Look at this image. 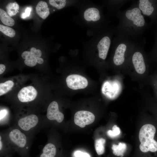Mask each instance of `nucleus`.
<instances>
[{
  "instance_id": "nucleus-1",
  "label": "nucleus",
  "mask_w": 157,
  "mask_h": 157,
  "mask_svg": "<svg viewBox=\"0 0 157 157\" xmlns=\"http://www.w3.org/2000/svg\"><path fill=\"white\" fill-rule=\"evenodd\" d=\"M116 16L119 19V23L115 26V35L119 37L131 38L136 40L149 26L138 7L136 0L132 1L129 8L118 11Z\"/></svg>"
},
{
  "instance_id": "nucleus-2",
  "label": "nucleus",
  "mask_w": 157,
  "mask_h": 157,
  "mask_svg": "<svg viewBox=\"0 0 157 157\" xmlns=\"http://www.w3.org/2000/svg\"><path fill=\"white\" fill-rule=\"evenodd\" d=\"M104 6L87 1H81L77 6L78 13L75 20L80 26L87 29L88 35L93 36L108 26L110 21L103 12Z\"/></svg>"
},
{
  "instance_id": "nucleus-3",
  "label": "nucleus",
  "mask_w": 157,
  "mask_h": 157,
  "mask_svg": "<svg viewBox=\"0 0 157 157\" xmlns=\"http://www.w3.org/2000/svg\"><path fill=\"white\" fill-rule=\"evenodd\" d=\"M156 132L155 127L153 125H144L140 130L139 137L141 144L139 149L141 152H149L156 154L157 152V142L154 139Z\"/></svg>"
},
{
  "instance_id": "nucleus-4",
  "label": "nucleus",
  "mask_w": 157,
  "mask_h": 157,
  "mask_svg": "<svg viewBox=\"0 0 157 157\" xmlns=\"http://www.w3.org/2000/svg\"><path fill=\"white\" fill-rule=\"evenodd\" d=\"M142 14L149 17L151 22L157 26V0H136Z\"/></svg>"
},
{
  "instance_id": "nucleus-5",
  "label": "nucleus",
  "mask_w": 157,
  "mask_h": 157,
  "mask_svg": "<svg viewBox=\"0 0 157 157\" xmlns=\"http://www.w3.org/2000/svg\"><path fill=\"white\" fill-rule=\"evenodd\" d=\"M143 45L136 42L133 50L131 60L136 72L140 74H143L146 70V64L142 51Z\"/></svg>"
},
{
  "instance_id": "nucleus-6",
  "label": "nucleus",
  "mask_w": 157,
  "mask_h": 157,
  "mask_svg": "<svg viewBox=\"0 0 157 157\" xmlns=\"http://www.w3.org/2000/svg\"><path fill=\"white\" fill-rule=\"evenodd\" d=\"M66 82L68 87L73 90L85 88L88 84V81L85 77L77 74L68 76L66 78Z\"/></svg>"
},
{
  "instance_id": "nucleus-7",
  "label": "nucleus",
  "mask_w": 157,
  "mask_h": 157,
  "mask_svg": "<svg viewBox=\"0 0 157 157\" xmlns=\"http://www.w3.org/2000/svg\"><path fill=\"white\" fill-rule=\"evenodd\" d=\"M95 116L93 113L88 111L80 110L77 112L74 116V122L81 128L92 123L94 121Z\"/></svg>"
},
{
  "instance_id": "nucleus-8",
  "label": "nucleus",
  "mask_w": 157,
  "mask_h": 157,
  "mask_svg": "<svg viewBox=\"0 0 157 157\" xmlns=\"http://www.w3.org/2000/svg\"><path fill=\"white\" fill-rule=\"evenodd\" d=\"M37 95L35 89L32 86H29L22 88L18 92L17 96L21 102H27L33 100Z\"/></svg>"
},
{
  "instance_id": "nucleus-9",
  "label": "nucleus",
  "mask_w": 157,
  "mask_h": 157,
  "mask_svg": "<svg viewBox=\"0 0 157 157\" xmlns=\"http://www.w3.org/2000/svg\"><path fill=\"white\" fill-rule=\"evenodd\" d=\"M47 117L50 120H56L58 122H62L64 118L63 114L59 110L58 104L55 101L51 102L47 111Z\"/></svg>"
},
{
  "instance_id": "nucleus-10",
  "label": "nucleus",
  "mask_w": 157,
  "mask_h": 157,
  "mask_svg": "<svg viewBox=\"0 0 157 157\" xmlns=\"http://www.w3.org/2000/svg\"><path fill=\"white\" fill-rule=\"evenodd\" d=\"M38 121L37 115L31 114L20 119L18 121V124L23 130L28 131L36 126Z\"/></svg>"
},
{
  "instance_id": "nucleus-11",
  "label": "nucleus",
  "mask_w": 157,
  "mask_h": 157,
  "mask_svg": "<svg viewBox=\"0 0 157 157\" xmlns=\"http://www.w3.org/2000/svg\"><path fill=\"white\" fill-rule=\"evenodd\" d=\"M128 0H105L102 1V5L107 9L109 15H115L117 12L125 4L129 1Z\"/></svg>"
},
{
  "instance_id": "nucleus-12",
  "label": "nucleus",
  "mask_w": 157,
  "mask_h": 157,
  "mask_svg": "<svg viewBox=\"0 0 157 157\" xmlns=\"http://www.w3.org/2000/svg\"><path fill=\"white\" fill-rule=\"evenodd\" d=\"M9 137L10 140L20 148H24L26 144V136L18 129H15L11 131L9 134Z\"/></svg>"
},
{
  "instance_id": "nucleus-13",
  "label": "nucleus",
  "mask_w": 157,
  "mask_h": 157,
  "mask_svg": "<svg viewBox=\"0 0 157 157\" xmlns=\"http://www.w3.org/2000/svg\"><path fill=\"white\" fill-rule=\"evenodd\" d=\"M35 9L38 15L44 19H46L50 14L47 4L44 1H40L36 5Z\"/></svg>"
},
{
  "instance_id": "nucleus-14",
  "label": "nucleus",
  "mask_w": 157,
  "mask_h": 157,
  "mask_svg": "<svg viewBox=\"0 0 157 157\" xmlns=\"http://www.w3.org/2000/svg\"><path fill=\"white\" fill-rule=\"evenodd\" d=\"M56 153L55 146L52 143H49L43 147L39 157H55Z\"/></svg>"
},
{
  "instance_id": "nucleus-15",
  "label": "nucleus",
  "mask_w": 157,
  "mask_h": 157,
  "mask_svg": "<svg viewBox=\"0 0 157 157\" xmlns=\"http://www.w3.org/2000/svg\"><path fill=\"white\" fill-rule=\"evenodd\" d=\"M112 149L113 153L115 156L123 157L126 151L127 145L124 143L120 142L118 145L113 144Z\"/></svg>"
},
{
  "instance_id": "nucleus-16",
  "label": "nucleus",
  "mask_w": 157,
  "mask_h": 157,
  "mask_svg": "<svg viewBox=\"0 0 157 157\" xmlns=\"http://www.w3.org/2000/svg\"><path fill=\"white\" fill-rule=\"evenodd\" d=\"M22 57L25 59L24 62L27 65L30 67H33L36 65L37 61L36 57L30 51H24L22 53Z\"/></svg>"
},
{
  "instance_id": "nucleus-17",
  "label": "nucleus",
  "mask_w": 157,
  "mask_h": 157,
  "mask_svg": "<svg viewBox=\"0 0 157 157\" xmlns=\"http://www.w3.org/2000/svg\"><path fill=\"white\" fill-rule=\"evenodd\" d=\"M0 19L2 22L5 25L12 26L15 24V21L7 13L2 9H0Z\"/></svg>"
},
{
  "instance_id": "nucleus-18",
  "label": "nucleus",
  "mask_w": 157,
  "mask_h": 157,
  "mask_svg": "<svg viewBox=\"0 0 157 157\" xmlns=\"http://www.w3.org/2000/svg\"><path fill=\"white\" fill-rule=\"evenodd\" d=\"M19 8L18 4L16 2L10 3L6 7L7 13L10 17L15 15L18 12Z\"/></svg>"
},
{
  "instance_id": "nucleus-19",
  "label": "nucleus",
  "mask_w": 157,
  "mask_h": 157,
  "mask_svg": "<svg viewBox=\"0 0 157 157\" xmlns=\"http://www.w3.org/2000/svg\"><path fill=\"white\" fill-rule=\"evenodd\" d=\"M106 140L102 138L96 140L95 142V148L96 151L99 155L103 154L105 151V144Z\"/></svg>"
},
{
  "instance_id": "nucleus-20",
  "label": "nucleus",
  "mask_w": 157,
  "mask_h": 157,
  "mask_svg": "<svg viewBox=\"0 0 157 157\" xmlns=\"http://www.w3.org/2000/svg\"><path fill=\"white\" fill-rule=\"evenodd\" d=\"M14 83L11 81H7L0 84V95L4 94L10 91L14 85Z\"/></svg>"
},
{
  "instance_id": "nucleus-21",
  "label": "nucleus",
  "mask_w": 157,
  "mask_h": 157,
  "mask_svg": "<svg viewBox=\"0 0 157 157\" xmlns=\"http://www.w3.org/2000/svg\"><path fill=\"white\" fill-rule=\"evenodd\" d=\"M68 1L66 0H50L49 2L52 6L60 10L64 8L67 5Z\"/></svg>"
},
{
  "instance_id": "nucleus-22",
  "label": "nucleus",
  "mask_w": 157,
  "mask_h": 157,
  "mask_svg": "<svg viewBox=\"0 0 157 157\" xmlns=\"http://www.w3.org/2000/svg\"><path fill=\"white\" fill-rule=\"evenodd\" d=\"M0 31L6 35L11 38L14 37L15 35V31L12 28L2 24L0 25Z\"/></svg>"
},
{
  "instance_id": "nucleus-23",
  "label": "nucleus",
  "mask_w": 157,
  "mask_h": 157,
  "mask_svg": "<svg viewBox=\"0 0 157 157\" xmlns=\"http://www.w3.org/2000/svg\"><path fill=\"white\" fill-rule=\"evenodd\" d=\"M120 129L116 125H114L112 127V130H109L107 132L108 135L110 137L113 138L116 137L120 133Z\"/></svg>"
},
{
  "instance_id": "nucleus-24",
  "label": "nucleus",
  "mask_w": 157,
  "mask_h": 157,
  "mask_svg": "<svg viewBox=\"0 0 157 157\" xmlns=\"http://www.w3.org/2000/svg\"><path fill=\"white\" fill-rule=\"evenodd\" d=\"M155 40L152 49L151 55L153 60H157V30L154 31Z\"/></svg>"
},
{
  "instance_id": "nucleus-25",
  "label": "nucleus",
  "mask_w": 157,
  "mask_h": 157,
  "mask_svg": "<svg viewBox=\"0 0 157 157\" xmlns=\"http://www.w3.org/2000/svg\"><path fill=\"white\" fill-rule=\"evenodd\" d=\"M30 51L35 57H40L42 55V53L40 49H36L35 47L31 49Z\"/></svg>"
},
{
  "instance_id": "nucleus-26",
  "label": "nucleus",
  "mask_w": 157,
  "mask_h": 157,
  "mask_svg": "<svg viewBox=\"0 0 157 157\" xmlns=\"http://www.w3.org/2000/svg\"><path fill=\"white\" fill-rule=\"evenodd\" d=\"M74 155L75 157H90L88 154L80 151H76L74 153Z\"/></svg>"
},
{
  "instance_id": "nucleus-27",
  "label": "nucleus",
  "mask_w": 157,
  "mask_h": 157,
  "mask_svg": "<svg viewBox=\"0 0 157 157\" xmlns=\"http://www.w3.org/2000/svg\"><path fill=\"white\" fill-rule=\"evenodd\" d=\"M31 9L32 8L31 7H29L26 8L25 10V12L22 14L21 15V17L23 19H24L27 17L29 16Z\"/></svg>"
},
{
  "instance_id": "nucleus-28",
  "label": "nucleus",
  "mask_w": 157,
  "mask_h": 157,
  "mask_svg": "<svg viewBox=\"0 0 157 157\" xmlns=\"http://www.w3.org/2000/svg\"><path fill=\"white\" fill-rule=\"evenodd\" d=\"M7 111L6 110H3L0 111V120L3 119L6 115Z\"/></svg>"
},
{
  "instance_id": "nucleus-29",
  "label": "nucleus",
  "mask_w": 157,
  "mask_h": 157,
  "mask_svg": "<svg viewBox=\"0 0 157 157\" xmlns=\"http://www.w3.org/2000/svg\"><path fill=\"white\" fill-rule=\"evenodd\" d=\"M6 69L5 65L2 64H0V74H2L5 71Z\"/></svg>"
},
{
  "instance_id": "nucleus-30",
  "label": "nucleus",
  "mask_w": 157,
  "mask_h": 157,
  "mask_svg": "<svg viewBox=\"0 0 157 157\" xmlns=\"http://www.w3.org/2000/svg\"><path fill=\"white\" fill-rule=\"evenodd\" d=\"M37 63L40 64H42L44 62L43 60L40 57H36Z\"/></svg>"
},
{
  "instance_id": "nucleus-31",
  "label": "nucleus",
  "mask_w": 157,
  "mask_h": 157,
  "mask_svg": "<svg viewBox=\"0 0 157 157\" xmlns=\"http://www.w3.org/2000/svg\"><path fill=\"white\" fill-rule=\"evenodd\" d=\"M1 137L0 136V151H1L3 149V144H2V142L1 141Z\"/></svg>"
}]
</instances>
